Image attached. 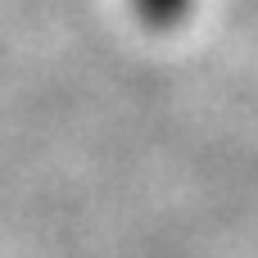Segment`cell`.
<instances>
[{"label": "cell", "mask_w": 258, "mask_h": 258, "mask_svg": "<svg viewBox=\"0 0 258 258\" xmlns=\"http://www.w3.org/2000/svg\"><path fill=\"white\" fill-rule=\"evenodd\" d=\"M136 5H141V18H145V23L168 27V23H177V18L186 14L190 0H136Z\"/></svg>", "instance_id": "obj_1"}]
</instances>
